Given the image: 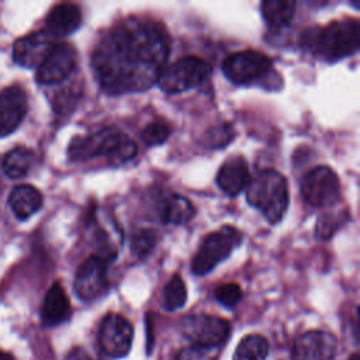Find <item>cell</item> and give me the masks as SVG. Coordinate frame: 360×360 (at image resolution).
Instances as JSON below:
<instances>
[{"label":"cell","mask_w":360,"mask_h":360,"mask_svg":"<svg viewBox=\"0 0 360 360\" xmlns=\"http://www.w3.org/2000/svg\"><path fill=\"white\" fill-rule=\"evenodd\" d=\"M180 330L194 346L214 349L221 346L231 333L226 319L208 314L187 315L180 322Z\"/></svg>","instance_id":"52a82bcc"},{"label":"cell","mask_w":360,"mask_h":360,"mask_svg":"<svg viewBox=\"0 0 360 360\" xmlns=\"http://www.w3.org/2000/svg\"><path fill=\"white\" fill-rule=\"evenodd\" d=\"M295 11V1L291 0H266L262 3V15L271 28L287 25Z\"/></svg>","instance_id":"44dd1931"},{"label":"cell","mask_w":360,"mask_h":360,"mask_svg":"<svg viewBox=\"0 0 360 360\" xmlns=\"http://www.w3.org/2000/svg\"><path fill=\"white\" fill-rule=\"evenodd\" d=\"M82 24V10L73 3L56 4L46 15V32L52 37H66Z\"/></svg>","instance_id":"e0dca14e"},{"label":"cell","mask_w":360,"mask_h":360,"mask_svg":"<svg viewBox=\"0 0 360 360\" xmlns=\"http://www.w3.org/2000/svg\"><path fill=\"white\" fill-rule=\"evenodd\" d=\"M304 38L305 46L318 58L326 62H336L359 49L360 24L356 18L333 21L325 28L305 32Z\"/></svg>","instance_id":"3957f363"},{"label":"cell","mask_w":360,"mask_h":360,"mask_svg":"<svg viewBox=\"0 0 360 360\" xmlns=\"http://www.w3.org/2000/svg\"><path fill=\"white\" fill-rule=\"evenodd\" d=\"M135 142L114 127H105L100 131L72 139L68 155L70 160H87L97 156H105L111 166H121L136 155Z\"/></svg>","instance_id":"7a4b0ae2"},{"label":"cell","mask_w":360,"mask_h":360,"mask_svg":"<svg viewBox=\"0 0 360 360\" xmlns=\"http://www.w3.org/2000/svg\"><path fill=\"white\" fill-rule=\"evenodd\" d=\"M156 243V233L152 229H139L131 238V252L136 257H145Z\"/></svg>","instance_id":"484cf974"},{"label":"cell","mask_w":360,"mask_h":360,"mask_svg":"<svg viewBox=\"0 0 360 360\" xmlns=\"http://www.w3.org/2000/svg\"><path fill=\"white\" fill-rule=\"evenodd\" d=\"M34 163V153L22 146L11 149L3 160V172L10 179L24 177Z\"/></svg>","instance_id":"7402d4cb"},{"label":"cell","mask_w":360,"mask_h":360,"mask_svg":"<svg viewBox=\"0 0 360 360\" xmlns=\"http://www.w3.org/2000/svg\"><path fill=\"white\" fill-rule=\"evenodd\" d=\"M170 135V129L165 122H150L142 129V139L146 145H160L163 143Z\"/></svg>","instance_id":"83f0119b"},{"label":"cell","mask_w":360,"mask_h":360,"mask_svg":"<svg viewBox=\"0 0 360 360\" xmlns=\"http://www.w3.org/2000/svg\"><path fill=\"white\" fill-rule=\"evenodd\" d=\"M173 360H217V356L214 349L191 346L181 349Z\"/></svg>","instance_id":"f1b7e54d"},{"label":"cell","mask_w":360,"mask_h":360,"mask_svg":"<svg viewBox=\"0 0 360 360\" xmlns=\"http://www.w3.org/2000/svg\"><path fill=\"white\" fill-rule=\"evenodd\" d=\"M77 63L76 49L66 42L55 44L37 69V82L55 84L72 75Z\"/></svg>","instance_id":"8fae6325"},{"label":"cell","mask_w":360,"mask_h":360,"mask_svg":"<svg viewBox=\"0 0 360 360\" xmlns=\"http://www.w3.org/2000/svg\"><path fill=\"white\" fill-rule=\"evenodd\" d=\"M42 194L31 184L15 186L10 195L8 204L18 219H28L42 207Z\"/></svg>","instance_id":"d6986e66"},{"label":"cell","mask_w":360,"mask_h":360,"mask_svg":"<svg viewBox=\"0 0 360 360\" xmlns=\"http://www.w3.org/2000/svg\"><path fill=\"white\" fill-rule=\"evenodd\" d=\"M108 288L107 262L97 256L87 257L75 276V292L83 301H94Z\"/></svg>","instance_id":"7c38bea8"},{"label":"cell","mask_w":360,"mask_h":360,"mask_svg":"<svg viewBox=\"0 0 360 360\" xmlns=\"http://www.w3.org/2000/svg\"><path fill=\"white\" fill-rule=\"evenodd\" d=\"M271 60L257 51H240L231 53L222 63V72L235 84H252L266 77L271 69Z\"/></svg>","instance_id":"ba28073f"},{"label":"cell","mask_w":360,"mask_h":360,"mask_svg":"<svg viewBox=\"0 0 360 360\" xmlns=\"http://www.w3.org/2000/svg\"><path fill=\"white\" fill-rule=\"evenodd\" d=\"M214 297L221 305L226 308H233L242 298V290L236 283H226L219 285L214 291Z\"/></svg>","instance_id":"4316f807"},{"label":"cell","mask_w":360,"mask_h":360,"mask_svg":"<svg viewBox=\"0 0 360 360\" xmlns=\"http://www.w3.org/2000/svg\"><path fill=\"white\" fill-rule=\"evenodd\" d=\"M27 112V94L18 84L0 91V138L14 132Z\"/></svg>","instance_id":"5bb4252c"},{"label":"cell","mask_w":360,"mask_h":360,"mask_svg":"<svg viewBox=\"0 0 360 360\" xmlns=\"http://www.w3.org/2000/svg\"><path fill=\"white\" fill-rule=\"evenodd\" d=\"M269 354V342L264 336L252 333L245 336L235 353L233 360H266Z\"/></svg>","instance_id":"603a6c76"},{"label":"cell","mask_w":360,"mask_h":360,"mask_svg":"<svg viewBox=\"0 0 360 360\" xmlns=\"http://www.w3.org/2000/svg\"><path fill=\"white\" fill-rule=\"evenodd\" d=\"M0 360H13V357L10 354H7V353L0 350Z\"/></svg>","instance_id":"1f68e13d"},{"label":"cell","mask_w":360,"mask_h":360,"mask_svg":"<svg viewBox=\"0 0 360 360\" xmlns=\"http://www.w3.org/2000/svg\"><path fill=\"white\" fill-rule=\"evenodd\" d=\"M187 301V288L183 278L174 274L163 290V305L167 311H176L181 308Z\"/></svg>","instance_id":"cb8c5ba5"},{"label":"cell","mask_w":360,"mask_h":360,"mask_svg":"<svg viewBox=\"0 0 360 360\" xmlns=\"http://www.w3.org/2000/svg\"><path fill=\"white\" fill-rule=\"evenodd\" d=\"M169 52L170 42L162 24L129 18L100 39L91 53V68L108 94L143 91L158 82Z\"/></svg>","instance_id":"6da1fadb"},{"label":"cell","mask_w":360,"mask_h":360,"mask_svg":"<svg viewBox=\"0 0 360 360\" xmlns=\"http://www.w3.org/2000/svg\"><path fill=\"white\" fill-rule=\"evenodd\" d=\"M134 329L131 322L120 314H107L100 325L98 343L104 354L121 359L125 357L132 346Z\"/></svg>","instance_id":"30bf717a"},{"label":"cell","mask_w":360,"mask_h":360,"mask_svg":"<svg viewBox=\"0 0 360 360\" xmlns=\"http://www.w3.org/2000/svg\"><path fill=\"white\" fill-rule=\"evenodd\" d=\"M193 217V204L186 197L179 194H170L160 207V219L167 225H183Z\"/></svg>","instance_id":"ffe728a7"},{"label":"cell","mask_w":360,"mask_h":360,"mask_svg":"<svg viewBox=\"0 0 360 360\" xmlns=\"http://www.w3.org/2000/svg\"><path fill=\"white\" fill-rule=\"evenodd\" d=\"M210 76L208 62L198 56H184L165 66L156 83L162 91L176 94L201 86Z\"/></svg>","instance_id":"8992f818"},{"label":"cell","mask_w":360,"mask_h":360,"mask_svg":"<svg viewBox=\"0 0 360 360\" xmlns=\"http://www.w3.org/2000/svg\"><path fill=\"white\" fill-rule=\"evenodd\" d=\"M242 242L239 229L224 225L215 232H211L201 242L197 253L191 262V270L197 276H204L212 271L221 262H224Z\"/></svg>","instance_id":"5b68a950"},{"label":"cell","mask_w":360,"mask_h":360,"mask_svg":"<svg viewBox=\"0 0 360 360\" xmlns=\"http://www.w3.org/2000/svg\"><path fill=\"white\" fill-rule=\"evenodd\" d=\"M52 46L51 35L46 31H37L15 41L13 59L22 68H38Z\"/></svg>","instance_id":"9a60e30c"},{"label":"cell","mask_w":360,"mask_h":360,"mask_svg":"<svg viewBox=\"0 0 360 360\" xmlns=\"http://www.w3.org/2000/svg\"><path fill=\"white\" fill-rule=\"evenodd\" d=\"M347 360H360V356L357 353H354L352 357H349Z\"/></svg>","instance_id":"d6a6232c"},{"label":"cell","mask_w":360,"mask_h":360,"mask_svg":"<svg viewBox=\"0 0 360 360\" xmlns=\"http://www.w3.org/2000/svg\"><path fill=\"white\" fill-rule=\"evenodd\" d=\"M338 224H339V219L333 221L330 217H322L318 224H316V235L318 238L321 239H328L332 236V233L336 231L338 228Z\"/></svg>","instance_id":"f546056e"},{"label":"cell","mask_w":360,"mask_h":360,"mask_svg":"<svg viewBox=\"0 0 360 360\" xmlns=\"http://www.w3.org/2000/svg\"><path fill=\"white\" fill-rule=\"evenodd\" d=\"M76 97L73 94V91H63L60 94H58L53 100V108L56 112H65L68 110H70L75 104H76Z\"/></svg>","instance_id":"4dcf8cb0"},{"label":"cell","mask_w":360,"mask_h":360,"mask_svg":"<svg viewBox=\"0 0 360 360\" xmlns=\"http://www.w3.org/2000/svg\"><path fill=\"white\" fill-rule=\"evenodd\" d=\"M235 138L233 127L229 124H219L211 127L202 136V143L211 149L225 148Z\"/></svg>","instance_id":"d4e9b609"},{"label":"cell","mask_w":360,"mask_h":360,"mask_svg":"<svg viewBox=\"0 0 360 360\" xmlns=\"http://www.w3.org/2000/svg\"><path fill=\"white\" fill-rule=\"evenodd\" d=\"M248 183V162L242 156H232L221 165L217 174V184L225 194L235 197L246 188Z\"/></svg>","instance_id":"2e32d148"},{"label":"cell","mask_w":360,"mask_h":360,"mask_svg":"<svg viewBox=\"0 0 360 360\" xmlns=\"http://www.w3.org/2000/svg\"><path fill=\"white\" fill-rule=\"evenodd\" d=\"M340 193V181L336 173L328 166L311 169L301 180V194L314 207L333 204Z\"/></svg>","instance_id":"9c48e42d"},{"label":"cell","mask_w":360,"mask_h":360,"mask_svg":"<svg viewBox=\"0 0 360 360\" xmlns=\"http://www.w3.org/2000/svg\"><path fill=\"white\" fill-rule=\"evenodd\" d=\"M248 202L260 210L270 224H277L288 207V186L285 177L271 169L257 172L246 186Z\"/></svg>","instance_id":"277c9868"},{"label":"cell","mask_w":360,"mask_h":360,"mask_svg":"<svg viewBox=\"0 0 360 360\" xmlns=\"http://www.w3.org/2000/svg\"><path fill=\"white\" fill-rule=\"evenodd\" d=\"M338 339L326 330H308L295 338L291 360H335Z\"/></svg>","instance_id":"4fadbf2b"},{"label":"cell","mask_w":360,"mask_h":360,"mask_svg":"<svg viewBox=\"0 0 360 360\" xmlns=\"http://www.w3.org/2000/svg\"><path fill=\"white\" fill-rule=\"evenodd\" d=\"M70 304L69 298L59 283L51 285L46 291L42 307H41V321L45 326H56L69 319Z\"/></svg>","instance_id":"ac0fdd59"}]
</instances>
